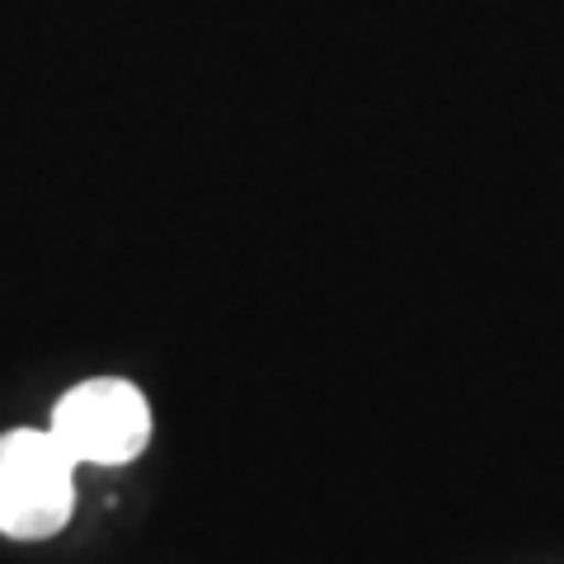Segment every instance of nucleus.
I'll list each match as a JSON object with an SVG mask.
<instances>
[{"label": "nucleus", "instance_id": "nucleus-1", "mask_svg": "<svg viewBox=\"0 0 564 564\" xmlns=\"http://www.w3.org/2000/svg\"><path fill=\"white\" fill-rule=\"evenodd\" d=\"M80 462L47 423H14L0 433V536L39 545L62 536L76 518Z\"/></svg>", "mask_w": 564, "mask_h": 564}, {"label": "nucleus", "instance_id": "nucleus-2", "mask_svg": "<svg viewBox=\"0 0 564 564\" xmlns=\"http://www.w3.org/2000/svg\"><path fill=\"white\" fill-rule=\"evenodd\" d=\"M47 429L57 433V443L76 456L80 466L118 470L132 466L137 456H147L155 437V410L147 391L132 377H80L52 400Z\"/></svg>", "mask_w": 564, "mask_h": 564}]
</instances>
